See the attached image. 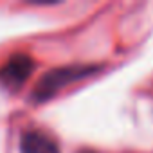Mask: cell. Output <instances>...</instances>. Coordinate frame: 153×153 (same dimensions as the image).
I'll return each mask as SVG.
<instances>
[{"instance_id":"obj_1","label":"cell","mask_w":153,"mask_h":153,"mask_svg":"<svg viewBox=\"0 0 153 153\" xmlns=\"http://www.w3.org/2000/svg\"><path fill=\"white\" fill-rule=\"evenodd\" d=\"M96 70H97V67H92V65H68V67L52 68L40 78V81L36 83V87L31 94V99L34 103H43V101L54 97L67 85L96 74Z\"/></svg>"},{"instance_id":"obj_2","label":"cell","mask_w":153,"mask_h":153,"mask_svg":"<svg viewBox=\"0 0 153 153\" xmlns=\"http://www.w3.org/2000/svg\"><path fill=\"white\" fill-rule=\"evenodd\" d=\"M33 68H34V63L29 56L15 54L0 68V83L6 88L16 90L29 79V76L33 74Z\"/></svg>"},{"instance_id":"obj_3","label":"cell","mask_w":153,"mask_h":153,"mask_svg":"<svg viewBox=\"0 0 153 153\" xmlns=\"http://www.w3.org/2000/svg\"><path fill=\"white\" fill-rule=\"evenodd\" d=\"M20 153H59V148L56 140L51 139L47 133L31 130L22 135Z\"/></svg>"}]
</instances>
